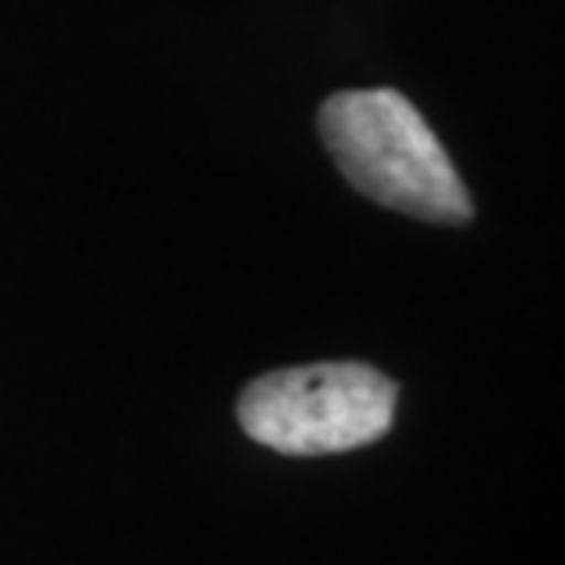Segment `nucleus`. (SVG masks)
Segmentation results:
<instances>
[{
    "instance_id": "obj_1",
    "label": "nucleus",
    "mask_w": 565,
    "mask_h": 565,
    "mask_svg": "<svg viewBox=\"0 0 565 565\" xmlns=\"http://www.w3.org/2000/svg\"><path fill=\"white\" fill-rule=\"evenodd\" d=\"M323 147L360 195L429 224H467L470 191L426 118L397 88H345L323 99Z\"/></svg>"
},
{
    "instance_id": "obj_2",
    "label": "nucleus",
    "mask_w": 565,
    "mask_h": 565,
    "mask_svg": "<svg viewBox=\"0 0 565 565\" xmlns=\"http://www.w3.org/2000/svg\"><path fill=\"white\" fill-rule=\"evenodd\" d=\"M397 382L367 364L287 367L254 379L239 397V423L257 445L282 456H334L390 434Z\"/></svg>"
}]
</instances>
